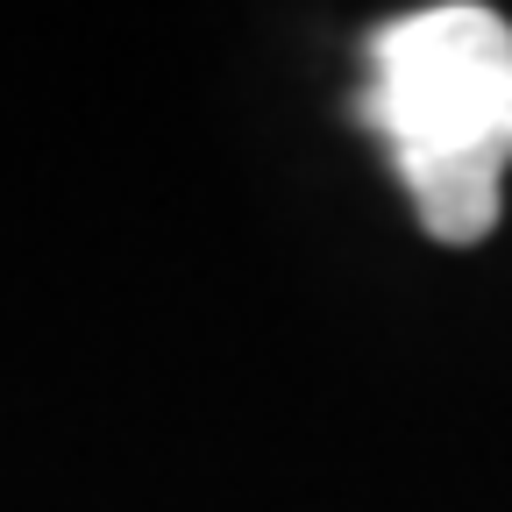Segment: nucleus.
Wrapping results in <instances>:
<instances>
[{"label":"nucleus","mask_w":512,"mask_h":512,"mask_svg":"<svg viewBox=\"0 0 512 512\" xmlns=\"http://www.w3.org/2000/svg\"><path fill=\"white\" fill-rule=\"evenodd\" d=\"M363 121L399 164L434 242H477L498 221L512 164V29L477 0L399 15L370 36Z\"/></svg>","instance_id":"nucleus-1"}]
</instances>
